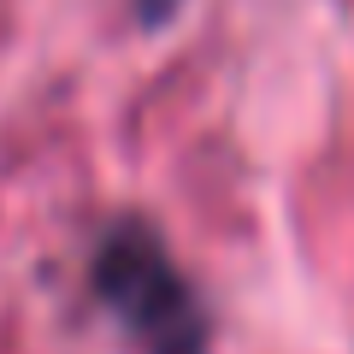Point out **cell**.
Returning <instances> with one entry per match:
<instances>
[{
  "instance_id": "obj_2",
  "label": "cell",
  "mask_w": 354,
  "mask_h": 354,
  "mask_svg": "<svg viewBox=\"0 0 354 354\" xmlns=\"http://www.w3.org/2000/svg\"><path fill=\"white\" fill-rule=\"evenodd\" d=\"M171 12H177V0H136V18H142L148 30H160Z\"/></svg>"
},
{
  "instance_id": "obj_1",
  "label": "cell",
  "mask_w": 354,
  "mask_h": 354,
  "mask_svg": "<svg viewBox=\"0 0 354 354\" xmlns=\"http://www.w3.org/2000/svg\"><path fill=\"white\" fill-rule=\"evenodd\" d=\"M88 283L136 354H213V313L148 218H118L95 242Z\"/></svg>"
}]
</instances>
